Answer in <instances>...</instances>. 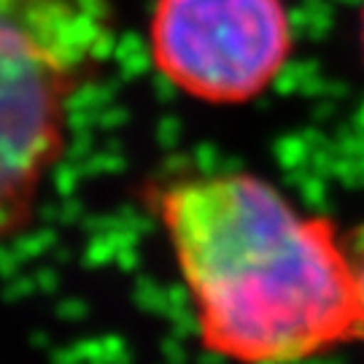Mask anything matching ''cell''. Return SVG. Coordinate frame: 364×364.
<instances>
[{"label":"cell","mask_w":364,"mask_h":364,"mask_svg":"<svg viewBox=\"0 0 364 364\" xmlns=\"http://www.w3.org/2000/svg\"><path fill=\"white\" fill-rule=\"evenodd\" d=\"M156 213L210 353L299 364L362 340L353 257L326 216L254 173L183 176Z\"/></svg>","instance_id":"obj_1"},{"label":"cell","mask_w":364,"mask_h":364,"mask_svg":"<svg viewBox=\"0 0 364 364\" xmlns=\"http://www.w3.org/2000/svg\"><path fill=\"white\" fill-rule=\"evenodd\" d=\"M114 38L111 0H0V243L33 219Z\"/></svg>","instance_id":"obj_2"},{"label":"cell","mask_w":364,"mask_h":364,"mask_svg":"<svg viewBox=\"0 0 364 364\" xmlns=\"http://www.w3.org/2000/svg\"><path fill=\"white\" fill-rule=\"evenodd\" d=\"M146 38L156 73L205 105L257 100L297 46L287 0H154Z\"/></svg>","instance_id":"obj_3"},{"label":"cell","mask_w":364,"mask_h":364,"mask_svg":"<svg viewBox=\"0 0 364 364\" xmlns=\"http://www.w3.org/2000/svg\"><path fill=\"white\" fill-rule=\"evenodd\" d=\"M353 270H356V287H359V308H362V343H364V240L362 246L351 251Z\"/></svg>","instance_id":"obj_4"},{"label":"cell","mask_w":364,"mask_h":364,"mask_svg":"<svg viewBox=\"0 0 364 364\" xmlns=\"http://www.w3.org/2000/svg\"><path fill=\"white\" fill-rule=\"evenodd\" d=\"M359 46H362V63H364V3L359 9Z\"/></svg>","instance_id":"obj_5"}]
</instances>
